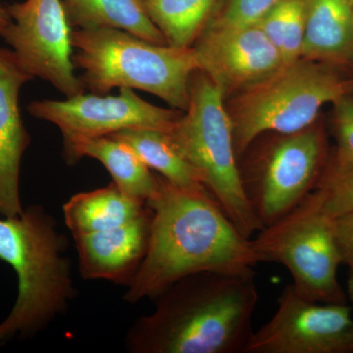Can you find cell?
<instances>
[{
  "mask_svg": "<svg viewBox=\"0 0 353 353\" xmlns=\"http://www.w3.org/2000/svg\"><path fill=\"white\" fill-rule=\"evenodd\" d=\"M199 71L224 97L256 85L284 65L257 24H208L192 44Z\"/></svg>",
  "mask_w": 353,
  "mask_h": 353,
  "instance_id": "cell-12",
  "label": "cell"
},
{
  "mask_svg": "<svg viewBox=\"0 0 353 353\" xmlns=\"http://www.w3.org/2000/svg\"><path fill=\"white\" fill-rule=\"evenodd\" d=\"M252 245L260 263L284 265L301 296L316 303H347L338 280L341 260L334 218L323 210L315 190L289 213L264 227Z\"/></svg>",
  "mask_w": 353,
  "mask_h": 353,
  "instance_id": "cell-7",
  "label": "cell"
},
{
  "mask_svg": "<svg viewBox=\"0 0 353 353\" xmlns=\"http://www.w3.org/2000/svg\"><path fill=\"white\" fill-rule=\"evenodd\" d=\"M126 143L150 170L176 187L206 190L199 171L188 161L172 141L168 132L150 129L124 130L110 134Z\"/></svg>",
  "mask_w": 353,
  "mask_h": 353,
  "instance_id": "cell-19",
  "label": "cell"
},
{
  "mask_svg": "<svg viewBox=\"0 0 353 353\" xmlns=\"http://www.w3.org/2000/svg\"><path fill=\"white\" fill-rule=\"evenodd\" d=\"M28 111L34 117L55 125L63 136V143L131 129L168 132L183 112L153 105L129 88H120L116 95L83 92L64 101H34Z\"/></svg>",
  "mask_w": 353,
  "mask_h": 353,
  "instance_id": "cell-11",
  "label": "cell"
},
{
  "mask_svg": "<svg viewBox=\"0 0 353 353\" xmlns=\"http://www.w3.org/2000/svg\"><path fill=\"white\" fill-rule=\"evenodd\" d=\"M72 28H112L150 43L167 44L139 0H63Z\"/></svg>",
  "mask_w": 353,
  "mask_h": 353,
  "instance_id": "cell-18",
  "label": "cell"
},
{
  "mask_svg": "<svg viewBox=\"0 0 353 353\" xmlns=\"http://www.w3.org/2000/svg\"><path fill=\"white\" fill-rule=\"evenodd\" d=\"M167 44L192 48L210 20L217 0H139Z\"/></svg>",
  "mask_w": 353,
  "mask_h": 353,
  "instance_id": "cell-20",
  "label": "cell"
},
{
  "mask_svg": "<svg viewBox=\"0 0 353 353\" xmlns=\"http://www.w3.org/2000/svg\"><path fill=\"white\" fill-rule=\"evenodd\" d=\"M12 50L0 48V215L23 212L19 194L21 161L31 143L19 108L21 88L34 80Z\"/></svg>",
  "mask_w": 353,
  "mask_h": 353,
  "instance_id": "cell-13",
  "label": "cell"
},
{
  "mask_svg": "<svg viewBox=\"0 0 353 353\" xmlns=\"http://www.w3.org/2000/svg\"><path fill=\"white\" fill-rule=\"evenodd\" d=\"M73 62L92 94L114 88L148 92L185 111L192 75L199 71L192 48L150 43L112 28L78 29L72 34Z\"/></svg>",
  "mask_w": 353,
  "mask_h": 353,
  "instance_id": "cell-4",
  "label": "cell"
},
{
  "mask_svg": "<svg viewBox=\"0 0 353 353\" xmlns=\"http://www.w3.org/2000/svg\"><path fill=\"white\" fill-rule=\"evenodd\" d=\"M146 206L152 215L148 250L125 294L128 303L154 299L199 272H241L260 263L252 239L239 232L208 190L182 189L159 176Z\"/></svg>",
  "mask_w": 353,
  "mask_h": 353,
  "instance_id": "cell-1",
  "label": "cell"
},
{
  "mask_svg": "<svg viewBox=\"0 0 353 353\" xmlns=\"http://www.w3.org/2000/svg\"><path fill=\"white\" fill-rule=\"evenodd\" d=\"M334 234L341 264L353 266V211L334 218Z\"/></svg>",
  "mask_w": 353,
  "mask_h": 353,
  "instance_id": "cell-25",
  "label": "cell"
},
{
  "mask_svg": "<svg viewBox=\"0 0 353 353\" xmlns=\"http://www.w3.org/2000/svg\"><path fill=\"white\" fill-rule=\"evenodd\" d=\"M64 154L70 162L82 157L99 160L123 192L145 203L159 187V176L153 175L130 146L113 137L67 141L64 143Z\"/></svg>",
  "mask_w": 353,
  "mask_h": 353,
  "instance_id": "cell-16",
  "label": "cell"
},
{
  "mask_svg": "<svg viewBox=\"0 0 353 353\" xmlns=\"http://www.w3.org/2000/svg\"><path fill=\"white\" fill-rule=\"evenodd\" d=\"M145 202L128 196L112 183L72 196L63 206L65 222L73 236L121 226L148 212Z\"/></svg>",
  "mask_w": 353,
  "mask_h": 353,
  "instance_id": "cell-17",
  "label": "cell"
},
{
  "mask_svg": "<svg viewBox=\"0 0 353 353\" xmlns=\"http://www.w3.org/2000/svg\"><path fill=\"white\" fill-rule=\"evenodd\" d=\"M11 23H12V20H11L6 7L2 6L0 4V37L1 38H3L7 30L10 27Z\"/></svg>",
  "mask_w": 353,
  "mask_h": 353,
  "instance_id": "cell-26",
  "label": "cell"
},
{
  "mask_svg": "<svg viewBox=\"0 0 353 353\" xmlns=\"http://www.w3.org/2000/svg\"><path fill=\"white\" fill-rule=\"evenodd\" d=\"M259 299L252 269L192 274L154 297L152 314L128 333L127 347L134 353H245Z\"/></svg>",
  "mask_w": 353,
  "mask_h": 353,
  "instance_id": "cell-2",
  "label": "cell"
},
{
  "mask_svg": "<svg viewBox=\"0 0 353 353\" xmlns=\"http://www.w3.org/2000/svg\"><path fill=\"white\" fill-rule=\"evenodd\" d=\"M275 314L254 331L245 353H353V318L347 303L309 301L288 285Z\"/></svg>",
  "mask_w": 353,
  "mask_h": 353,
  "instance_id": "cell-10",
  "label": "cell"
},
{
  "mask_svg": "<svg viewBox=\"0 0 353 353\" xmlns=\"http://www.w3.org/2000/svg\"><path fill=\"white\" fill-rule=\"evenodd\" d=\"M241 172L246 199L267 227L314 192L327 163L322 130L312 125L294 134H276Z\"/></svg>",
  "mask_w": 353,
  "mask_h": 353,
  "instance_id": "cell-8",
  "label": "cell"
},
{
  "mask_svg": "<svg viewBox=\"0 0 353 353\" xmlns=\"http://www.w3.org/2000/svg\"><path fill=\"white\" fill-rule=\"evenodd\" d=\"M219 88L201 71L190 79V102L168 132L201 174L204 187L241 234L263 229L246 199L234 148L233 123Z\"/></svg>",
  "mask_w": 353,
  "mask_h": 353,
  "instance_id": "cell-5",
  "label": "cell"
},
{
  "mask_svg": "<svg viewBox=\"0 0 353 353\" xmlns=\"http://www.w3.org/2000/svg\"><path fill=\"white\" fill-rule=\"evenodd\" d=\"M63 236L41 206L16 217L0 218V259L18 278L15 305L0 323V347L14 338H30L66 307L73 294Z\"/></svg>",
  "mask_w": 353,
  "mask_h": 353,
  "instance_id": "cell-3",
  "label": "cell"
},
{
  "mask_svg": "<svg viewBox=\"0 0 353 353\" xmlns=\"http://www.w3.org/2000/svg\"><path fill=\"white\" fill-rule=\"evenodd\" d=\"M347 296V301H350L353 305V266L350 267V273H348Z\"/></svg>",
  "mask_w": 353,
  "mask_h": 353,
  "instance_id": "cell-27",
  "label": "cell"
},
{
  "mask_svg": "<svg viewBox=\"0 0 353 353\" xmlns=\"http://www.w3.org/2000/svg\"><path fill=\"white\" fill-rule=\"evenodd\" d=\"M281 0H229L224 11L208 24L243 26L256 24Z\"/></svg>",
  "mask_w": 353,
  "mask_h": 353,
  "instance_id": "cell-24",
  "label": "cell"
},
{
  "mask_svg": "<svg viewBox=\"0 0 353 353\" xmlns=\"http://www.w3.org/2000/svg\"><path fill=\"white\" fill-rule=\"evenodd\" d=\"M352 92L353 82L336 65L303 57L283 65L240 92L232 105L236 155L265 134H294L312 126L323 106Z\"/></svg>",
  "mask_w": 353,
  "mask_h": 353,
  "instance_id": "cell-6",
  "label": "cell"
},
{
  "mask_svg": "<svg viewBox=\"0 0 353 353\" xmlns=\"http://www.w3.org/2000/svg\"><path fill=\"white\" fill-rule=\"evenodd\" d=\"M6 8L12 23L3 39L23 68L66 97L85 92L75 73L73 30L63 0H25Z\"/></svg>",
  "mask_w": 353,
  "mask_h": 353,
  "instance_id": "cell-9",
  "label": "cell"
},
{
  "mask_svg": "<svg viewBox=\"0 0 353 353\" xmlns=\"http://www.w3.org/2000/svg\"><path fill=\"white\" fill-rule=\"evenodd\" d=\"M352 2H353V0H352Z\"/></svg>",
  "mask_w": 353,
  "mask_h": 353,
  "instance_id": "cell-28",
  "label": "cell"
},
{
  "mask_svg": "<svg viewBox=\"0 0 353 353\" xmlns=\"http://www.w3.org/2000/svg\"><path fill=\"white\" fill-rule=\"evenodd\" d=\"M301 57L336 66L353 63L352 0H307Z\"/></svg>",
  "mask_w": 353,
  "mask_h": 353,
  "instance_id": "cell-15",
  "label": "cell"
},
{
  "mask_svg": "<svg viewBox=\"0 0 353 353\" xmlns=\"http://www.w3.org/2000/svg\"><path fill=\"white\" fill-rule=\"evenodd\" d=\"M307 0H281L257 22L277 48L283 63L301 59Z\"/></svg>",
  "mask_w": 353,
  "mask_h": 353,
  "instance_id": "cell-21",
  "label": "cell"
},
{
  "mask_svg": "<svg viewBox=\"0 0 353 353\" xmlns=\"http://www.w3.org/2000/svg\"><path fill=\"white\" fill-rule=\"evenodd\" d=\"M315 192L322 208L332 218L353 211V162L336 163L330 160Z\"/></svg>",
  "mask_w": 353,
  "mask_h": 353,
  "instance_id": "cell-22",
  "label": "cell"
},
{
  "mask_svg": "<svg viewBox=\"0 0 353 353\" xmlns=\"http://www.w3.org/2000/svg\"><path fill=\"white\" fill-rule=\"evenodd\" d=\"M150 217L148 208L145 215L121 226L74 236L83 277L130 284L145 259Z\"/></svg>",
  "mask_w": 353,
  "mask_h": 353,
  "instance_id": "cell-14",
  "label": "cell"
},
{
  "mask_svg": "<svg viewBox=\"0 0 353 353\" xmlns=\"http://www.w3.org/2000/svg\"><path fill=\"white\" fill-rule=\"evenodd\" d=\"M333 127L336 141L333 158L336 163L353 162V94L343 95L334 102Z\"/></svg>",
  "mask_w": 353,
  "mask_h": 353,
  "instance_id": "cell-23",
  "label": "cell"
}]
</instances>
